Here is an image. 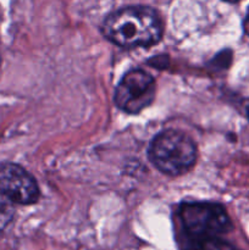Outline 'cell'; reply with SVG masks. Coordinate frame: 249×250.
Returning <instances> with one entry per match:
<instances>
[{
    "label": "cell",
    "instance_id": "cell-3",
    "mask_svg": "<svg viewBox=\"0 0 249 250\" xmlns=\"http://www.w3.org/2000/svg\"><path fill=\"white\" fill-rule=\"evenodd\" d=\"M149 159L159 171L166 175H182L195 164L197 146L183 132L166 129L151 141Z\"/></svg>",
    "mask_w": 249,
    "mask_h": 250
},
{
    "label": "cell",
    "instance_id": "cell-4",
    "mask_svg": "<svg viewBox=\"0 0 249 250\" xmlns=\"http://www.w3.org/2000/svg\"><path fill=\"white\" fill-rule=\"evenodd\" d=\"M155 82L143 70H132L122 77L115 90L117 107L128 114H139L155 98Z\"/></svg>",
    "mask_w": 249,
    "mask_h": 250
},
{
    "label": "cell",
    "instance_id": "cell-2",
    "mask_svg": "<svg viewBox=\"0 0 249 250\" xmlns=\"http://www.w3.org/2000/svg\"><path fill=\"white\" fill-rule=\"evenodd\" d=\"M178 215L183 227L185 250H194L232 229L226 210L216 203H185Z\"/></svg>",
    "mask_w": 249,
    "mask_h": 250
},
{
    "label": "cell",
    "instance_id": "cell-5",
    "mask_svg": "<svg viewBox=\"0 0 249 250\" xmlns=\"http://www.w3.org/2000/svg\"><path fill=\"white\" fill-rule=\"evenodd\" d=\"M0 193L22 205L34 204L39 199V188L33 176L11 163L0 165Z\"/></svg>",
    "mask_w": 249,
    "mask_h": 250
},
{
    "label": "cell",
    "instance_id": "cell-6",
    "mask_svg": "<svg viewBox=\"0 0 249 250\" xmlns=\"http://www.w3.org/2000/svg\"><path fill=\"white\" fill-rule=\"evenodd\" d=\"M14 203L0 193V232L6 229L7 225L12 221L15 215Z\"/></svg>",
    "mask_w": 249,
    "mask_h": 250
},
{
    "label": "cell",
    "instance_id": "cell-1",
    "mask_svg": "<svg viewBox=\"0 0 249 250\" xmlns=\"http://www.w3.org/2000/svg\"><path fill=\"white\" fill-rule=\"evenodd\" d=\"M103 33L109 41L124 48L149 46L163 37V21L155 10L129 6L107 16Z\"/></svg>",
    "mask_w": 249,
    "mask_h": 250
},
{
    "label": "cell",
    "instance_id": "cell-9",
    "mask_svg": "<svg viewBox=\"0 0 249 250\" xmlns=\"http://www.w3.org/2000/svg\"><path fill=\"white\" fill-rule=\"evenodd\" d=\"M247 114H248V119H249V107H248V110H247Z\"/></svg>",
    "mask_w": 249,
    "mask_h": 250
},
{
    "label": "cell",
    "instance_id": "cell-10",
    "mask_svg": "<svg viewBox=\"0 0 249 250\" xmlns=\"http://www.w3.org/2000/svg\"><path fill=\"white\" fill-rule=\"evenodd\" d=\"M0 63H1V58H0Z\"/></svg>",
    "mask_w": 249,
    "mask_h": 250
},
{
    "label": "cell",
    "instance_id": "cell-8",
    "mask_svg": "<svg viewBox=\"0 0 249 250\" xmlns=\"http://www.w3.org/2000/svg\"><path fill=\"white\" fill-rule=\"evenodd\" d=\"M224 1H227V2H232V4H234V2H238V1H241V0H224Z\"/></svg>",
    "mask_w": 249,
    "mask_h": 250
},
{
    "label": "cell",
    "instance_id": "cell-7",
    "mask_svg": "<svg viewBox=\"0 0 249 250\" xmlns=\"http://www.w3.org/2000/svg\"><path fill=\"white\" fill-rule=\"evenodd\" d=\"M244 31H246V33L249 36V9L248 12H247L246 20H244Z\"/></svg>",
    "mask_w": 249,
    "mask_h": 250
}]
</instances>
